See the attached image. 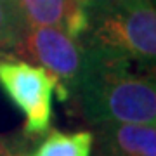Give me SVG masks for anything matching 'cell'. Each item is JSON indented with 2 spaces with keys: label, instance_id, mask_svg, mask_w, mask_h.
I'll list each match as a JSON object with an SVG mask.
<instances>
[{
  "label": "cell",
  "instance_id": "obj_1",
  "mask_svg": "<svg viewBox=\"0 0 156 156\" xmlns=\"http://www.w3.org/2000/svg\"><path fill=\"white\" fill-rule=\"evenodd\" d=\"M85 49V66L76 87L83 116L94 125L113 122L154 123V75L132 71V62L104 50Z\"/></svg>",
  "mask_w": 156,
  "mask_h": 156
},
{
  "label": "cell",
  "instance_id": "obj_2",
  "mask_svg": "<svg viewBox=\"0 0 156 156\" xmlns=\"http://www.w3.org/2000/svg\"><path fill=\"white\" fill-rule=\"evenodd\" d=\"M80 44L153 69L156 57V11L153 0L90 12L89 31L80 38Z\"/></svg>",
  "mask_w": 156,
  "mask_h": 156
},
{
  "label": "cell",
  "instance_id": "obj_3",
  "mask_svg": "<svg viewBox=\"0 0 156 156\" xmlns=\"http://www.w3.org/2000/svg\"><path fill=\"white\" fill-rule=\"evenodd\" d=\"M17 52L35 61L56 80V94L61 102H66L76 92L85 66V49L80 40L71 38L61 28L38 26L28 28L23 35Z\"/></svg>",
  "mask_w": 156,
  "mask_h": 156
},
{
  "label": "cell",
  "instance_id": "obj_4",
  "mask_svg": "<svg viewBox=\"0 0 156 156\" xmlns=\"http://www.w3.org/2000/svg\"><path fill=\"white\" fill-rule=\"evenodd\" d=\"M0 87L24 115L26 134L44 135L49 132L52 95L57 87L52 75L42 66L7 57L0 61Z\"/></svg>",
  "mask_w": 156,
  "mask_h": 156
},
{
  "label": "cell",
  "instance_id": "obj_5",
  "mask_svg": "<svg viewBox=\"0 0 156 156\" xmlns=\"http://www.w3.org/2000/svg\"><path fill=\"white\" fill-rule=\"evenodd\" d=\"M28 28L52 26L80 40L90 26V14L83 0H16Z\"/></svg>",
  "mask_w": 156,
  "mask_h": 156
},
{
  "label": "cell",
  "instance_id": "obj_6",
  "mask_svg": "<svg viewBox=\"0 0 156 156\" xmlns=\"http://www.w3.org/2000/svg\"><path fill=\"white\" fill-rule=\"evenodd\" d=\"M101 153L109 156H156L154 123H102L97 125Z\"/></svg>",
  "mask_w": 156,
  "mask_h": 156
},
{
  "label": "cell",
  "instance_id": "obj_7",
  "mask_svg": "<svg viewBox=\"0 0 156 156\" xmlns=\"http://www.w3.org/2000/svg\"><path fill=\"white\" fill-rule=\"evenodd\" d=\"M94 146V134L89 130L80 132H59L52 130L40 146L28 156H90Z\"/></svg>",
  "mask_w": 156,
  "mask_h": 156
},
{
  "label": "cell",
  "instance_id": "obj_8",
  "mask_svg": "<svg viewBox=\"0 0 156 156\" xmlns=\"http://www.w3.org/2000/svg\"><path fill=\"white\" fill-rule=\"evenodd\" d=\"M26 30L16 0H0V47L16 50Z\"/></svg>",
  "mask_w": 156,
  "mask_h": 156
},
{
  "label": "cell",
  "instance_id": "obj_9",
  "mask_svg": "<svg viewBox=\"0 0 156 156\" xmlns=\"http://www.w3.org/2000/svg\"><path fill=\"white\" fill-rule=\"evenodd\" d=\"M134 2H140V0H83V4L90 12H99V11H109V9H118L123 5H130Z\"/></svg>",
  "mask_w": 156,
  "mask_h": 156
},
{
  "label": "cell",
  "instance_id": "obj_10",
  "mask_svg": "<svg viewBox=\"0 0 156 156\" xmlns=\"http://www.w3.org/2000/svg\"><path fill=\"white\" fill-rule=\"evenodd\" d=\"M0 156H19V154H14V153L9 151L4 144H0Z\"/></svg>",
  "mask_w": 156,
  "mask_h": 156
},
{
  "label": "cell",
  "instance_id": "obj_11",
  "mask_svg": "<svg viewBox=\"0 0 156 156\" xmlns=\"http://www.w3.org/2000/svg\"><path fill=\"white\" fill-rule=\"evenodd\" d=\"M97 156H109V154H106V153H99Z\"/></svg>",
  "mask_w": 156,
  "mask_h": 156
}]
</instances>
